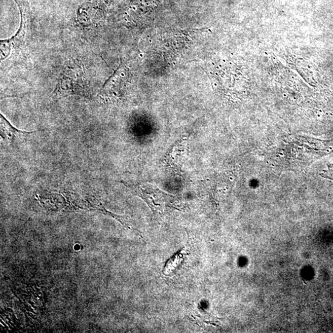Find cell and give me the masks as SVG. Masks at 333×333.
Returning a JSON list of instances; mask_svg holds the SVG:
<instances>
[{
  "label": "cell",
  "mask_w": 333,
  "mask_h": 333,
  "mask_svg": "<svg viewBox=\"0 0 333 333\" xmlns=\"http://www.w3.org/2000/svg\"><path fill=\"white\" fill-rule=\"evenodd\" d=\"M124 72L123 69L119 68L107 80L101 90L100 95L102 98L113 99L121 97L125 86V82L124 81L125 77Z\"/></svg>",
  "instance_id": "277c9868"
},
{
  "label": "cell",
  "mask_w": 333,
  "mask_h": 333,
  "mask_svg": "<svg viewBox=\"0 0 333 333\" xmlns=\"http://www.w3.org/2000/svg\"><path fill=\"white\" fill-rule=\"evenodd\" d=\"M133 194L146 202L153 212L166 214L177 208L178 201L174 196L147 184H129L121 181Z\"/></svg>",
  "instance_id": "7a4b0ae2"
},
{
  "label": "cell",
  "mask_w": 333,
  "mask_h": 333,
  "mask_svg": "<svg viewBox=\"0 0 333 333\" xmlns=\"http://www.w3.org/2000/svg\"><path fill=\"white\" fill-rule=\"evenodd\" d=\"M189 136H183L170 147L164 156V163L173 170L180 169L181 161L186 149Z\"/></svg>",
  "instance_id": "5b68a950"
},
{
  "label": "cell",
  "mask_w": 333,
  "mask_h": 333,
  "mask_svg": "<svg viewBox=\"0 0 333 333\" xmlns=\"http://www.w3.org/2000/svg\"><path fill=\"white\" fill-rule=\"evenodd\" d=\"M53 95L59 96H90L83 65L78 61H70L64 68L58 79Z\"/></svg>",
  "instance_id": "6da1fadb"
},
{
  "label": "cell",
  "mask_w": 333,
  "mask_h": 333,
  "mask_svg": "<svg viewBox=\"0 0 333 333\" xmlns=\"http://www.w3.org/2000/svg\"><path fill=\"white\" fill-rule=\"evenodd\" d=\"M1 122H0V135L4 141L13 144L15 142L21 140L27 136L33 134L36 132H27L17 129L10 122L7 120L1 114Z\"/></svg>",
  "instance_id": "8992f818"
},
{
  "label": "cell",
  "mask_w": 333,
  "mask_h": 333,
  "mask_svg": "<svg viewBox=\"0 0 333 333\" xmlns=\"http://www.w3.org/2000/svg\"><path fill=\"white\" fill-rule=\"evenodd\" d=\"M187 255V251L186 248L181 249L180 251L176 252L175 255H173L167 261L166 266L164 267L163 271H162V273L165 276H168V277L174 275L175 272L180 269Z\"/></svg>",
  "instance_id": "ba28073f"
},
{
  "label": "cell",
  "mask_w": 333,
  "mask_h": 333,
  "mask_svg": "<svg viewBox=\"0 0 333 333\" xmlns=\"http://www.w3.org/2000/svg\"><path fill=\"white\" fill-rule=\"evenodd\" d=\"M105 5L102 0H87L77 10V20L83 27L97 25L104 18Z\"/></svg>",
  "instance_id": "3957f363"
},
{
  "label": "cell",
  "mask_w": 333,
  "mask_h": 333,
  "mask_svg": "<svg viewBox=\"0 0 333 333\" xmlns=\"http://www.w3.org/2000/svg\"><path fill=\"white\" fill-rule=\"evenodd\" d=\"M21 12V25L15 35L12 38L1 41V60L7 58L11 53V50L17 49L20 45L22 44L25 36V22L23 10L19 7Z\"/></svg>",
  "instance_id": "52a82bcc"
}]
</instances>
